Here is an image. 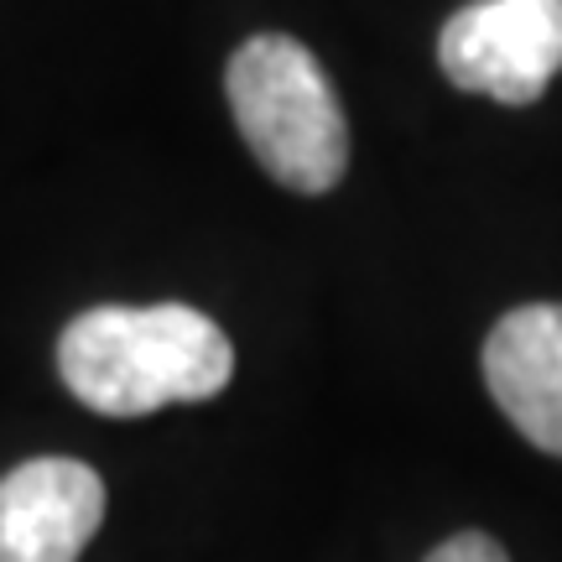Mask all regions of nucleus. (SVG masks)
<instances>
[{
    "label": "nucleus",
    "mask_w": 562,
    "mask_h": 562,
    "mask_svg": "<svg viewBox=\"0 0 562 562\" xmlns=\"http://www.w3.org/2000/svg\"><path fill=\"white\" fill-rule=\"evenodd\" d=\"M442 79L495 104H537L562 68V0H469L442 21Z\"/></svg>",
    "instance_id": "nucleus-3"
},
{
    "label": "nucleus",
    "mask_w": 562,
    "mask_h": 562,
    "mask_svg": "<svg viewBox=\"0 0 562 562\" xmlns=\"http://www.w3.org/2000/svg\"><path fill=\"white\" fill-rule=\"evenodd\" d=\"M484 385L531 448L562 459V302L510 307L490 328Z\"/></svg>",
    "instance_id": "nucleus-5"
},
{
    "label": "nucleus",
    "mask_w": 562,
    "mask_h": 562,
    "mask_svg": "<svg viewBox=\"0 0 562 562\" xmlns=\"http://www.w3.org/2000/svg\"><path fill=\"white\" fill-rule=\"evenodd\" d=\"M427 562H510V558H505V547L490 531H459V537H448L442 547H432Z\"/></svg>",
    "instance_id": "nucleus-6"
},
{
    "label": "nucleus",
    "mask_w": 562,
    "mask_h": 562,
    "mask_svg": "<svg viewBox=\"0 0 562 562\" xmlns=\"http://www.w3.org/2000/svg\"><path fill=\"white\" fill-rule=\"evenodd\" d=\"M245 146L292 193H334L349 172V121L323 63L286 32H256L224 68Z\"/></svg>",
    "instance_id": "nucleus-2"
},
{
    "label": "nucleus",
    "mask_w": 562,
    "mask_h": 562,
    "mask_svg": "<svg viewBox=\"0 0 562 562\" xmlns=\"http://www.w3.org/2000/svg\"><path fill=\"white\" fill-rule=\"evenodd\" d=\"M104 521V480L79 459H26L0 480V562H79Z\"/></svg>",
    "instance_id": "nucleus-4"
},
{
    "label": "nucleus",
    "mask_w": 562,
    "mask_h": 562,
    "mask_svg": "<svg viewBox=\"0 0 562 562\" xmlns=\"http://www.w3.org/2000/svg\"><path fill=\"white\" fill-rule=\"evenodd\" d=\"M63 385L89 412L146 417L172 402H209L235 375V344L188 302L89 307L58 339Z\"/></svg>",
    "instance_id": "nucleus-1"
}]
</instances>
